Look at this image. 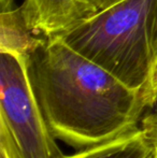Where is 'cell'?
Instances as JSON below:
<instances>
[{
    "label": "cell",
    "mask_w": 157,
    "mask_h": 158,
    "mask_svg": "<svg viewBox=\"0 0 157 158\" xmlns=\"http://www.w3.org/2000/svg\"><path fill=\"white\" fill-rule=\"evenodd\" d=\"M32 90L55 139L76 151L139 127L150 100L66 45L40 37L26 53Z\"/></svg>",
    "instance_id": "cell-1"
},
{
    "label": "cell",
    "mask_w": 157,
    "mask_h": 158,
    "mask_svg": "<svg viewBox=\"0 0 157 158\" xmlns=\"http://www.w3.org/2000/svg\"><path fill=\"white\" fill-rule=\"evenodd\" d=\"M125 85L147 96L157 66V0H118L57 35Z\"/></svg>",
    "instance_id": "cell-2"
},
{
    "label": "cell",
    "mask_w": 157,
    "mask_h": 158,
    "mask_svg": "<svg viewBox=\"0 0 157 158\" xmlns=\"http://www.w3.org/2000/svg\"><path fill=\"white\" fill-rule=\"evenodd\" d=\"M0 150L8 158H63L37 101L25 57L0 50Z\"/></svg>",
    "instance_id": "cell-3"
},
{
    "label": "cell",
    "mask_w": 157,
    "mask_h": 158,
    "mask_svg": "<svg viewBox=\"0 0 157 158\" xmlns=\"http://www.w3.org/2000/svg\"><path fill=\"white\" fill-rule=\"evenodd\" d=\"M19 9L28 29L41 37H57L99 10L94 0H24Z\"/></svg>",
    "instance_id": "cell-4"
},
{
    "label": "cell",
    "mask_w": 157,
    "mask_h": 158,
    "mask_svg": "<svg viewBox=\"0 0 157 158\" xmlns=\"http://www.w3.org/2000/svg\"><path fill=\"white\" fill-rule=\"evenodd\" d=\"M63 158H157V151L152 135L141 124L109 141Z\"/></svg>",
    "instance_id": "cell-5"
},
{
    "label": "cell",
    "mask_w": 157,
    "mask_h": 158,
    "mask_svg": "<svg viewBox=\"0 0 157 158\" xmlns=\"http://www.w3.org/2000/svg\"><path fill=\"white\" fill-rule=\"evenodd\" d=\"M39 39L26 26L19 6L0 11V50L25 56Z\"/></svg>",
    "instance_id": "cell-6"
},
{
    "label": "cell",
    "mask_w": 157,
    "mask_h": 158,
    "mask_svg": "<svg viewBox=\"0 0 157 158\" xmlns=\"http://www.w3.org/2000/svg\"><path fill=\"white\" fill-rule=\"evenodd\" d=\"M149 114H147L141 121V124L150 131V133L153 137V140L155 142L156 151H157V110L152 109L149 110Z\"/></svg>",
    "instance_id": "cell-7"
},
{
    "label": "cell",
    "mask_w": 157,
    "mask_h": 158,
    "mask_svg": "<svg viewBox=\"0 0 157 158\" xmlns=\"http://www.w3.org/2000/svg\"><path fill=\"white\" fill-rule=\"evenodd\" d=\"M152 109L157 110V66L155 69V74H154L153 87H152V106L150 110Z\"/></svg>",
    "instance_id": "cell-8"
},
{
    "label": "cell",
    "mask_w": 157,
    "mask_h": 158,
    "mask_svg": "<svg viewBox=\"0 0 157 158\" xmlns=\"http://www.w3.org/2000/svg\"><path fill=\"white\" fill-rule=\"evenodd\" d=\"M94 1L96 2L97 6H98V9L100 10V9L105 8V6H110V4H112L113 2L118 1V0H94Z\"/></svg>",
    "instance_id": "cell-9"
},
{
    "label": "cell",
    "mask_w": 157,
    "mask_h": 158,
    "mask_svg": "<svg viewBox=\"0 0 157 158\" xmlns=\"http://www.w3.org/2000/svg\"><path fill=\"white\" fill-rule=\"evenodd\" d=\"M13 6V0H0V11L8 10Z\"/></svg>",
    "instance_id": "cell-10"
},
{
    "label": "cell",
    "mask_w": 157,
    "mask_h": 158,
    "mask_svg": "<svg viewBox=\"0 0 157 158\" xmlns=\"http://www.w3.org/2000/svg\"><path fill=\"white\" fill-rule=\"evenodd\" d=\"M0 158H8V156L6 155V153L2 150H0Z\"/></svg>",
    "instance_id": "cell-11"
}]
</instances>
